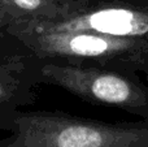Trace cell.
<instances>
[{
    "instance_id": "obj_2",
    "label": "cell",
    "mask_w": 148,
    "mask_h": 147,
    "mask_svg": "<svg viewBox=\"0 0 148 147\" xmlns=\"http://www.w3.org/2000/svg\"><path fill=\"white\" fill-rule=\"evenodd\" d=\"M42 65L43 60L20 38L0 31V117L9 126L18 111L35 103L46 85Z\"/></svg>"
},
{
    "instance_id": "obj_3",
    "label": "cell",
    "mask_w": 148,
    "mask_h": 147,
    "mask_svg": "<svg viewBox=\"0 0 148 147\" xmlns=\"http://www.w3.org/2000/svg\"><path fill=\"white\" fill-rule=\"evenodd\" d=\"M90 0H0V31L18 23H53L87 8Z\"/></svg>"
},
{
    "instance_id": "obj_1",
    "label": "cell",
    "mask_w": 148,
    "mask_h": 147,
    "mask_svg": "<svg viewBox=\"0 0 148 147\" xmlns=\"http://www.w3.org/2000/svg\"><path fill=\"white\" fill-rule=\"evenodd\" d=\"M0 147H148V141L116 125L61 111H18Z\"/></svg>"
},
{
    "instance_id": "obj_4",
    "label": "cell",
    "mask_w": 148,
    "mask_h": 147,
    "mask_svg": "<svg viewBox=\"0 0 148 147\" xmlns=\"http://www.w3.org/2000/svg\"><path fill=\"white\" fill-rule=\"evenodd\" d=\"M8 129H9V124H8V121H5L4 119L0 117V132H8Z\"/></svg>"
}]
</instances>
